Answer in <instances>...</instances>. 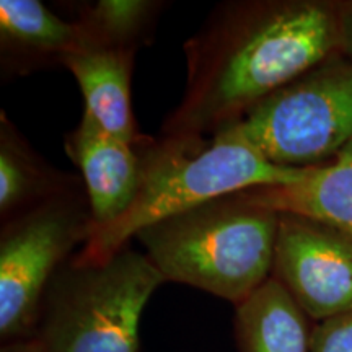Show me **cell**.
<instances>
[{
  "instance_id": "e0dca14e",
  "label": "cell",
  "mask_w": 352,
  "mask_h": 352,
  "mask_svg": "<svg viewBox=\"0 0 352 352\" xmlns=\"http://www.w3.org/2000/svg\"><path fill=\"white\" fill-rule=\"evenodd\" d=\"M0 352H44L41 342L36 336L21 338V340H13L8 342H2Z\"/></svg>"
},
{
  "instance_id": "52a82bcc",
  "label": "cell",
  "mask_w": 352,
  "mask_h": 352,
  "mask_svg": "<svg viewBox=\"0 0 352 352\" xmlns=\"http://www.w3.org/2000/svg\"><path fill=\"white\" fill-rule=\"evenodd\" d=\"M272 277L310 320L352 310V235L296 214H279Z\"/></svg>"
},
{
  "instance_id": "7c38bea8",
  "label": "cell",
  "mask_w": 352,
  "mask_h": 352,
  "mask_svg": "<svg viewBox=\"0 0 352 352\" xmlns=\"http://www.w3.org/2000/svg\"><path fill=\"white\" fill-rule=\"evenodd\" d=\"M308 316L274 277L235 307L239 352H310Z\"/></svg>"
},
{
  "instance_id": "ba28073f",
  "label": "cell",
  "mask_w": 352,
  "mask_h": 352,
  "mask_svg": "<svg viewBox=\"0 0 352 352\" xmlns=\"http://www.w3.org/2000/svg\"><path fill=\"white\" fill-rule=\"evenodd\" d=\"M65 152L82 171L94 226H108L129 209L140 179L135 145L114 138L83 113L65 138Z\"/></svg>"
},
{
  "instance_id": "2e32d148",
  "label": "cell",
  "mask_w": 352,
  "mask_h": 352,
  "mask_svg": "<svg viewBox=\"0 0 352 352\" xmlns=\"http://www.w3.org/2000/svg\"><path fill=\"white\" fill-rule=\"evenodd\" d=\"M338 38L340 54L352 59V0L338 2Z\"/></svg>"
},
{
  "instance_id": "3957f363",
  "label": "cell",
  "mask_w": 352,
  "mask_h": 352,
  "mask_svg": "<svg viewBox=\"0 0 352 352\" xmlns=\"http://www.w3.org/2000/svg\"><path fill=\"white\" fill-rule=\"evenodd\" d=\"M279 212L243 191L145 227L134 239L166 283L239 305L272 277Z\"/></svg>"
},
{
  "instance_id": "6da1fadb",
  "label": "cell",
  "mask_w": 352,
  "mask_h": 352,
  "mask_svg": "<svg viewBox=\"0 0 352 352\" xmlns=\"http://www.w3.org/2000/svg\"><path fill=\"white\" fill-rule=\"evenodd\" d=\"M338 52V2L220 3L184 43L186 87L162 134L212 135Z\"/></svg>"
},
{
  "instance_id": "5bb4252c",
  "label": "cell",
  "mask_w": 352,
  "mask_h": 352,
  "mask_svg": "<svg viewBox=\"0 0 352 352\" xmlns=\"http://www.w3.org/2000/svg\"><path fill=\"white\" fill-rule=\"evenodd\" d=\"M164 3L153 0H98L77 8L74 21L82 33L80 47H121L138 51L147 44Z\"/></svg>"
},
{
  "instance_id": "30bf717a",
  "label": "cell",
  "mask_w": 352,
  "mask_h": 352,
  "mask_svg": "<svg viewBox=\"0 0 352 352\" xmlns=\"http://www.w3.org/2000/svg\"><path fill=\"white\" fill-rule=\"evenodd\" d=\"M245 196L279 214H296L352 235V144L333 160L287 184L245 189Z\"/></svg>"
},
{
  "instance_id": "5b68a950",
  "label": "cell",
  "mask_w": 352,
  "mask_h": 352,
  "mask_svg": "<svg viewBox=\"0 0 352 352\" xmlns=\"http://www.w3.org/2000/svg\"><path fill=\"white\" fill-rule=\"evenodd\" d=\"M232 127L274 165L328 164L352 144V59L340 52L328 57Z\"/></svg>"
},
{
  "instance_id": "7a4b0ae2",
  "label": "cell",
  "mask_w": 352,
  "mask_h": 352,
  "mask_svg": "<svg viewBox=\"0 0 352 352\" xmlns=\"http://www.w3.org/2000/svg\"><path fill=\"white\" fill-rule=\"evenodd\" d=\"M135 151L140 179L134 201L114 222L91 228L74 261L103 263L160 220L250 188L294 183L308 170L271 164L232 126L209 138L144 135Z\"/></svg>"
},
{
  "instance_id": "277c9868",
  "label": "cell",
  "mask_w": 352,
  "mask_h": 352,
  "mask_svg": "<svg viewBox=\"0 0 352 352\" xmlns=\"http://www.w3.org/2000/svg\"><path fill=\"white\" fill-rule=\"evenodd\" d=\"M164 283L129 245L103 263L70 258L46 290L34 336L44 352H139L145 305Z\"/></svg>"
},
{
  "instance_id": "9a60e30c",
  "label": "cell",
  "mask_w": 352,
  "mask_h": 352,
  "mask_svg": "<svg viewBox=\"0 0 352 352\" xmlns=\"http://www.w3.org/2000/svg\"><path fill=\"white\" fill-rule=\"evenodd\" d=\"M310 352H352V310L318 321L311 329Z\"/></svg>"
},
{
  "instance_id": "8992f818",
  "label": "cell",
  "mask_w": 352,
  "mask_h": 352,
  "mask_svg": "<svg viewBox=\"0 0 352 352\" xmlns=\"http://www.w3.org/2000/svg\"><path fill=\"white\" fill-rule=\"evenodd\" d=\"M85 188L74 183L6 220L0 233V338L34 336L52 277L90 236Z\"/></svg>"
},
{
  "instance_id": "4fadbf2b",
  "label": "cell",
  "mask_w": 352,
  "mask_h": 352,
  "mask_svg": "<svg viewBox=\"0 0 352 352\" xmlns=\"http://www.w3.org/2000/svg\"><path fill=\"white\" fill-rule=\"evenodd\" d=\"M74 183H77L74 175L51 168L6 114H0V215L3 222Z\"/></svg>"
},
{
  "instance_id": "9c48e42d",
  "label": "cell",
  "mask_w": 352,
  "mask_h": 352,
  "mask_svg": "<svg viewBox=\"0 0 352 352\" xmlns=\"http://www.w3.org/2000/svg\"><path fill=\"white\" fill-rule=\"evenodd\" d=\"M138 51L87 46L63 60L80 87L85 114L114 138L129 144L144 139L131 108V76Z\"/></svg>"
},
{
  "instance_id": "8fae6325",
  "label": "cell",
  "mask_w": 352,
  "mask_h": 352,
  "mask_svg": "<svg viewBox=\"0 0 352 352\" xmlns=\"http://www.w3.org/2000/svg\"><path fill=\"white\" fill-rule=\"evenodd\" d=\"M82 44L74 20H63L38 0H0V51L3 69L26 72L63 64Z\"/></svg>"
}]
</instances>
